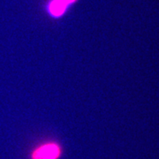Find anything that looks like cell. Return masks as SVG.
<instances>
[{
    "label": "cell",
    "instance_id": "cell-1",
    "mask_svg": "<svg viewBox=\"0 0 159 159\" xmlns=\"http://www.w3.org/2000/svg\"><path fill=\"white\" fill-rule=\"evenodd\" d=\"M60 155V148L57 144H46L38 148L33 153V159H57Z\"/></svg>",
    "mask_w": 159,
    "mask_h": 159
},
{
    "label": "cell",
    "instance_id": "cell-2",
    "mask_svg": "<svg viewBox=\"0 0 159 159\" xmlns=\"http://www.w3.org/2000/svg\"><path fill=\"white\" fill-rule=\"evenodd\" d=\"M74 0H53L50 6V11L54 16H60L66 10L67 5L73 3Z\"/></svg>",
    "mask_w": 159,
    "mask_h": 159
}]
</instances>
